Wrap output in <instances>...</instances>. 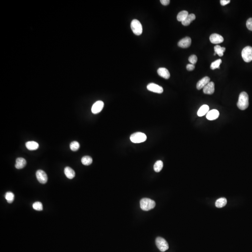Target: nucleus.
I'll return each mask as SVG.
<instances>
[{
  "instance_id": "1",
  "label": "nucleus",
  "mask_w": 252,
  "mask_h": 252,
  "mask_svg": "<svg viewBox=\"0 0 252 252\" xmlns=\"http://www.w3.org/2000/svg\"><path fill=\"white\" fill-rule=\"evenodd\" d=\"M237 107L240 109L244 110L249 106V97L245 91H242L240 94L237 102Z\"/></svg>"
},
{
  "instance_id": "2",
  "label": "nucleus",
  "mask_w": 252,
  "mask_h": 252,
  "mask_svg": "<svg viewBox=\"0 0 252 252\" xmlns=\"http://www.w3.org/2000/svg\"><path fill=\"white\" fill-rule=\"evenodd\" d=\"M155 206V202L151 199L144 198L140 201V207L143 211H150L154 208Z\"/></svg>"
},
{
  "instance_id": "3",
  "label": "nucleus",
  "mask_w": 252,
  "mask_h": 252,
  "mask_svg": "<svg viewBox=\"0 0 252 252\" xmlns=\"http://www.w3.org/2000/svg\"><path fill=\"white\" fill-rule=\"evenodd\" d=\"M131 28L133 33L137 36L141 35L143 33V27L138 20L134 19L131 22Z\"/></svg>"
},
{
  "instance_id": "4",
  "label": "nucleus",
  "mask_w": 252,
  "mask_h": 252,
  "mask_svg": "<svg viewBox=\"0 0 252 252\" xmlns=\"http://www.w3.org/2000/svg\"><path fill=\"white\" fill-rule=\"evenodd\" d=\"M130 139L132 143H139L145 142L147 139V136L144 133L137 132L132 134L130 137Z\"/></svg>"
},
{
  "instance_id": "5",
  "label": "nucleus",
  "mask_w": 252,
  "mask_h": 252,
  "mask_svg": "<svg viewBox=\"0 0 252 252\" xmlns=\"http://www.w3.org/2000/svg\"><path fill=\"white\" fill-rule=\"evenodd\" d=\"M241 56L246 62L249 63L252 60V47L246 46L242 50Z\"/></svg>"
},
{
  "instance_id": "6",
  "label": "nucleus",
  "mask_w": 252,
  "mask_h": 252,
  "mask_svg": "<svg viewBox=\"0 0 252 252\" xmlns=\"http://www.w3.org/2000/svg\"><path fill=\"white\" fill-rule=\"evenodd\" d=\"M156 244L157 248L161 252H165L168 249V245L165 239L162 237H157L156 240Z\"/></svg>"
},
{
  "instance_id": "7",
  "label": "nucleus",
  "mask_w": 252,
  "mask_h": 252,
  "mask_svg": "<svg viewBox=\"0 0 252 252\" xmlns=\"http://www.w3.org/2000/svg\"><path fill=\"white\" fill-rule=\"evenodd\" d=\"M36 177L39 183L45 184L48 181V176L44 171L39 170L36 172Z\"/></svg>"
},
{
  "instance_id": "8",
  "label": "nucleus",
  "mask_w": 252,
  "mask_h": 252,
  "mask_svg": "<svg viewBox=\"0 0 252 252\" xmlns=\"http://www.w3.org/2000/svg\"><path fill=\"white\" fill-rule=\"evenodd\" d=\"M104 104L103 102L101 101H97L94 103L91 107V112L94 114H97L100 113L104 107Z\"/></svg>"
},
{
  "instance_id": "9",
  "label": "nucleus",
  "mask_w": 252,
  "mask_h": 252,
  "mask_svg": "<svg viewBox=\"0 0 252 252\" xmlns=\"http://www.w3.org/2000/svg\"><path fill=\"white\" fill-rule=\"evenodd\" d=\"M147 89L153 93L162 94L163 91V87L155 83H150L147 86Z\"/></svg>"
},
{
  "instance_id": "10",
  "label": "nucleus",
  "mask_w": 252,
  "mask_h": 252,
  "mask_svg": "<svg viewBox=\"0 0 252 252\" xmlns=\"http://www.w3.org/2000/svg\"><path fill=\"white\" fill-rule=\"evenodd\" d=\"M210 40L212 44H219L223 42L224 39L221 35L217 34L214 33L210 36Z\"/></svg>"
},
{
  "instance_id": "11",
  "label": "nucleus",
  "mask_w": 252,
  "mask_h": 252,
  "mask_svg": "<svg viewBox=\"0 0 252 252\" xmlns=\"http://www.w3.org/2000/svg\"><path fill=\"white\" fill-rule=\"evenodd\" d=\"M192 43V39L190 37H185L181 39L178 42L179 47L183 48H187L190 47Z\"/></svg>"
},
{
  "instance_id": "12",
  "label": "nucleus",
  "mask_w": 252,
  "mask_h": 252,
  "mask_svg": "<svg viewBox=\"0 0 252 252\" xmlns=\"http://www.w3.org/2000/svg\"><path fill=\"white\" fill-rule=\"evenodd\" d=\"M214 91H215L214 83L212 81L209 83L208 84L203 88L204 93L207 94H210V95L214 93Z\"/></svg>"
},
{
  "instance_id": "13",
  "label": "nucleus",
  "mask_w": 252,
  "mask_h": 252,
  "mask_svg": "<svg viewBox=\"0 0 252 252\" xmlns=\"http://www.w3.org/2000/svg\"><path fill=\"white\" fill-rule=\"evenodd\" d=\"M210 78L209 77L206 76L200 80L197 84V88L198 90H200L204 88L210 82Z\"/></svg>"
},
{
  "instance_id": "14",
  "label": "nucleus",
  "mask_w": 252,
  "mask_h": 252,
  "mask_svg": "<svg viewBox=\"0 0 252 252\" xmlns=\"http://www.w3.org/2000/svg\"><path fill=\"white\" fill-rule=\"evenodd\" d=\"M220 113L217 110L213 109L209 111L207 114V118L210 121H212L217 119L219 117Z\"/></svg>"
},
{
  "instance_id": "15",
  "label": "nucleus",
  "mask_w": 252,
  "mask_h": 252,
  "mask_svg": "<svg viewBox=\"0 0 252 252\" xmlns=\"http://www.w3.org/2000/svg\"><path fill=\"white\" fill-rule=\"evenodd\" d=\"M157 73L160 76H161L163 78L166 79L170 78V72L166 68H163V67L159 68L157 70Z\"/></svg>"
},
{
  "instance_id": "16",
  "label": "nucleus",
  "mask_w": 252,
  "mask_h": 252,
  "mask_svg": "<svg viewBox=\"0 0 252 252\" xmlns=\"http://www.w3.org/2000/svg\"><path fill=\"white\" fill-rule=\"evenodd\" d=\"M26 165V161L25 159L22 157H19V158H17L16 160L15 167L17 169H22L24 168Z\"/></svg>"
},
{
  "instance_id": "17",
  "label": "nucleus",
  "mask_w": 252,
  "mask_h": 252,
  "mask_svg": "<svg viewBox=\"0 0 252 252\" xmlns=\"http://www.w3.org/2000/svg\"><path fill=\"white\" fill-rule=\"evenodd\" d=\"M64 172H65V175L68 179H71L75 177V171L73 170V168H71L70 167H66L65 168Z\"/></svg>"
},
{
  "instance_id": "18",
  "label": "nucleus",
  "mask_w": 252,
  "mask_h": 252,
  "mask_svg": "<svg viewBox=\"0 0 252 252\" xmlns=\"http://www.w3.org/2000/svg\"><path fill=\"white\" fill-rule=\"evenodd\" d=\"M26 147L30 150H35L39 147V144L34 141H30L26 143Z\"/></svg>"
},
{
  "instance_id": "19",
  "label": "nucleus",
  "mask_w": 252,
  "mask_h": 252,
  "mask_svg": "<svg viewBox=\"0 0 252 252\" xmlns=\"http://www.w3.org/2000/svg\"><path fill=\"white\" fill-rule=\"evenodd\" d=\"M209 111V107L207 105H204L200 107L199 111H197V115L201 117L204 116L206 114H207L208 112Z\"/></svg>"
},
{
  "instance_id": "20",
  "label": "nucleus",
  "mask_w": 252,
  "mask_h": 252,
  "mask_svg": "<svg viewBox=\"0 0 252 252\" xmlns=\"http://www.w3.org/2000/svg\"><path fill=\"white\" fill-rule=\"evenodd\" d=\"M195 19L196 16L194 14H189L188 16L187 17V18L184 21L182 22V24L184 26L189 25L191 22L195 20Z\"/></svg>"
},
{
  "instance_id": "21",
  "label": "nucleus",
  "mask_w": 252,
  "mask_h": 252,
  "mask_svg": "<svg viewBox=\"0 0 252 252\" xmlns=\"http://www.w3.org/2000/svg\"><path fill=\"white\" fill-rule=\"evenodd\" d=\"M188 12L186 11V10H183V11L180 12L177 16V21L182 22L187 18V17L188 16Z\"/></svg>"
},
{
  "instance_id": "22",
  "label": "nucleus",
  "mask_w": 252,
  "mask_h": 252,
  "mask_svg": "<svg viewBox=\"0 0 252 252\" xmlns=\"http://www.w3.org/2000/svg\"><path fill=\"white\" fill-rule=\"evenodd\" d=\"M227 204V199L225 197H221L217 200L215 202V206L217 207L220 208L224 207Z\"/></svg>"
},
{
  "instance_id": "23",
  "label": "nucleus",
  "mask_w": 252,
  "mask_h": 252,
  "mask_svg": "<svg viewBox=\"0 0 252 252\" xmlns=\"http://www.w3.org/2000/svg\"><path fill=\"white\" fill-rule=\"evenodd\" d=\"M225 50V48L222 47L220 46L216 45L214 47V51L220 57H222L224 55V53Z\"/></svg>"
},
{
  "instance_id": "24",
  "label": "nucleus",
  "mask_w": 252,
  "mask_h": 252,
  "mask_svg": "<svg viewBox=\"0 0 252 252\" xmlns=\"http://www.w3.org/2000/svg\"><path fill=\"white\" fill-rule=\"evenodd\" d=\"M81 162L83 165L88 166L91 164L93 162V159L91 156H86L82 158Z\"/></svg>"
},
{
  "instance_id": "25",
  "label": "nucleus",
  "mask_w": 252,
  "mask_h": 252,
  "mask_svg": "<svg viewBox=\"0 0 252 252\" xmlns=\"http://www.w3.org/2000/svg\"><path fill=\"white\" fill-rule=\"evenodd\" d=\"M163 162L161 160H158L156 161L154 165V170L156 172H159L161 171V170L163 168Z\"/></svg>"
},
{
  "instance_id": "26",
  "label": "nucleus",
  "mask_w": 252,
  "mask_h": 252,
  "mask_svg": "<svg viewBox=\"0 0 252 252\" xmlns=\"http://www.w3.org/2000/svg\"><path fill=\"white\" fill-rule=\"evenodd\" d=\"M14 197H15L14 194L12 192H7V193H6L5 196L6 199L7 200V202L9 204L13 202Z\"/></svg>"
},
{
  "instance_id": "27",
  "label": "nucleus",
  "mask_w": 252,
  "mask_h": 252,
  "mask_svg": "<svg viewBox=\"0 0 252 252\" xmlns=\"http://www.w3.org/2000/svg\"><path fill=\"white\" fill-rule=\"evenodd\" d=\"M221 63H222V60L221 59H217V60L212 63L210 68L212 70H215L217 68L220 69V65L221 64Z\"/></svg>"
},
{
  "instance_id": "28",
  "label": "nucleus",
  "mask_w": 252,
  "mask_h": 252,
  "mask_svg": "<svg viewBox=\"0 0 252 252\" xmlns=\"http://www.w3.org/2000/svg\"><path fill=\"white\" fill-rule=\"evenodd\" d=\"M71 150L73 151H76L79 149L80 147V145L79 143L76 141H73L71 143L70 145Z\"/></svg>"
},
{
  "instance_id": "29",
  "label": "nucleus",
  "mask_w": 252,
  "mask_h": 252,
  "mask_svg": "<svg viewBox=\"0 0 252 252\" xmlns=\"http://www.w3.org/2000/svg\"><path fill=\"white\" fill-rule=\"evenodd\" d=\"M32 207L36 211H42L43 209L42 204L40 202H35L33 204Z\"/></svg>"
},
{
  "instance_id": "30",
  "label": "nucleus",
  "mask_w": 252,
  "mask_h": 252,
  "mask_svg": "<svg viewBox=\"0 0 252 252\" xmlns=\"http://www.w3.org/2000/svg\"><path fill=\"white\" fill-rule=\"evenodd\" d=\"M189 61L191 63V64L192 65H195L197 61V58L196 55H192L189 57Z\"/></svg>"
},
{
  "instance_id": "31",
  "label": "nucleus",
  "mask_w": 252,
  "mask_h": 252,
  "mask_svg": "<svg viewBox=\"0 0 252 252\" xmlns=\"http://www.w3.org/2000/svg\"><path fill=\"white\" fill-rule=\"evenodd\" d=\"M247 28L249 30L252 31V18H249L246 23Z\"/></svg>"
},
{
  "instance_id": "32",
  "label": "nucleus",
  "mask_w": 252,
  "mask_h": 252,
  "mask_svg": "<svg viewBox=\"0 0 252 252\" xmlns=\"http://www.w3.org/2000/svg\"><path fill=\"white\" fill-rule=\"evenodd\" d=\"M186 69L188 71H192L195 69V66L192 64H188L186 66Z\"/></svg>"
},
{
  "instance_id": "33",
  "label": "nucleus",
  "mask_w": 252,
  "mask_h": 252,
  "mask_svg": "<svg viewBox=\"0 0 252 252\" xmlns=\"http://www.w3.org/2000/svg\"><path fill=\"white\" fill-rule=\"evenodd\" d=\"M230 0H221L220 2L222 6H225L226 5L228 4L230 2Z\"/></svg>"
},
{
  "instance_id": "34",
  "label": "nucleus",
  "mask_w": 252,
  "mask_h": 252,
  "mask_svg": "<svg viewBox=\"0 0 252 252\" xmlns=\"http://www.w3.org/2000/svg\"><path fill=\"white\" fill-rule=\"evenodd\" d=\"M160 2L163 5L167 6L170 4V0H161Z\"/></svg>"
},
{
  "instance_id": "35",
  "label": "nucleus",
  "mask_w": 252,
  "mask_h": 252,
  "mask_svg": "<svg viewBox=\"0 0 252 252\" xmlns=\"http://www.w3.org/2000/svg\"><path fill=\"white\" fill-rule=\"evenodd\" d=\"M216 54V53H214V56H215Z\"/></svg>"
}]
</instances>
